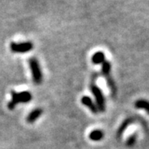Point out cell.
<instances>
[{
    "mask_svg": "<svg viewBox=\"0 0 149 149\" xmlns=\"http://www.w3.org/2000/svg\"><path fill=\"white\" fill-rule=\"evenodd\" d=\"M12 100L8 104V108L13 110L15 109V107L19 103H28L32 100V94L28 91H22L20 93H17L16 91H13L11 92Z\"/></svg>",
    "mask_w": 149,
    "mask_h": 149,
    "instance_id": "obj_1",
    "label": "cell"
},
{
    "mask_svg": "<svg viewBox=\"0 0 149 149\" xmlns=\"http://www.w3.org/2000/svg\"><path fill=\"white\" fill-rule=\"evenodd\" d=\"M29 65L32 72V80L36 85H40L42 82V72L37 59L32 57L29 60Z\"/></svg>",
    "mask_w": 149,
    "mask_h": 149,
    "instance_id": "obj_2",
    "label": "cell"
},
{
    "mask_svg": "<svg viewBox=\"0 0 149 149\" xmlns=\"http://www.w3.org/2000/svg\"><path fill=\"white\" fill-rule=\"evenodd\" d=\"M91 90L92 94L94 95L96 100V105L98 107L99 111L104 112L105 110V100L101 90L95 84V81L91 85Z\"/></svg>",
    "mask_w": 149,
    "mask_h": 149,
    "instance_id": "obj_3",
    "label": "cell"
},
{
    "mask_svg": "<svg viewBox=\"0 0 149 149\" xmlns=\"http://www.w3.org/2000/svg\"><path fill=\"white\" fill-rule=\"evenodd\" d=\"M34 47V45L32 42H25L17 43L11 42L10 49L14 53H26L32 51Z\"/></svg>",
    "mask_w": 149,
    "mask_h": 149,
    "instance_id": "obj_4",
    "label": "cell"
},
{
    "mask_svg": "<svg viewBox=\"0 0 149 149\" xmlns=\"http://www.w3.org/2000/svg\"><path fill=\"white\" fill-rule=\"evenodd\" d=\"M81 103L85 105V106L88 107L91 111L94 113H97L99 112V109H98V107L96 105V104H95L93 100H91L90 97L88 96H83L81 98Z\"/></svg>",
    "mask_w": 149,
    "mask_h": 149,
    "instance_id": "obj_5",
    "label": "cell"
},
{
    "mask_svg": "<svg viewBox=\"0 0 149 149\" xmlns=\"http://www.w3.org/2000/svg\"><path fill=\"white\" fill-rule=\"evenodd\" d=\"M43 110L42 109H39V108H37V109H35L34 110H32L29 114H28V116L27 118V123H34L36 120H37L38 118L40 117L42 114Z\"/></svg>",
    "mask_w": 149,
    "mask_h": 149,
    "instance_id": "obj_6",
    "label": "cell"
},
{
    "mask_svg": "<svg viewBox=\"0 0 149 149\" xmlns=\"http://www.w3.org/2000/svg\"><path fill=\"white\" fill-rule=\"evenodd\" d=\"M91 61H92V62L95 65L102 64L105 61V56H104V52H96V53L93 55Z\"/></svg>",
    "mask_w": 149,
    "mask_h": 149,
    "instance_id": "obj_7",
    "label": "cell"
},
{
    "mask_svg": "<svg viewBox=\"0 0 149 149\" xmlns=\"http://www.w3.org/2000/svg\"><path fill=\"white\" fill-rule=\"evenodd\" d=\"M103 138H104V133H103V131L100 130V129L94 130L90 133V139L92 141H95V142L100 141Z\"/></svg>",
    "mask_w": 149,
    "mask_h": 149,
    "instance_id": "obj_8",
    "label": "cell"
},
{
    "mask_svg": "<svg viewBox=\"0 0 149 149\" xmlns=\"http://www.w3.org/2000/svg\"><path fill=\"white\" fill-rule=\"evenodd\" d=\"M135 106L138 109H142L149 113V101L145 100H139L135 103Z\"/></svg>",
    "mask_w": 149,
    "mask_h": 149,
    "instance_id": "obj_9",
    "label": "cell"
},
{
    "mask_svg": "<svg viewBox=\"0 0 149 149\" xmlns=\"http://www.w3.org/2000/svg\"><path fill=\"white\" fill-rule=\"evenodd\" d=\"M110 71H111V64L109 61H104L102 63V74L104 75V77L107 75L110 74Z\"/></svg>",
    "mask_w": 149,
    "mask_h": 149,
    "instance_id": "obj_10",
    "label": "cell"
},
{
    "mask_svg": "<svg viewBox=\"0 0 149 149\" xmlns=\"http://www.w3.org/2000/svg\"><path fill=\"white\" fill-rule=\"evenodd\" d=\"M135 141H136V135L134 134V135H132L129 139H128V141H127V145L128 146H133L134 143H135Z\"/></svg>",
    "mask_w": 149,
    "mask_h": 149,
    "instance_id": "obj_11",
    "label": "cell"
}]
</instances>
